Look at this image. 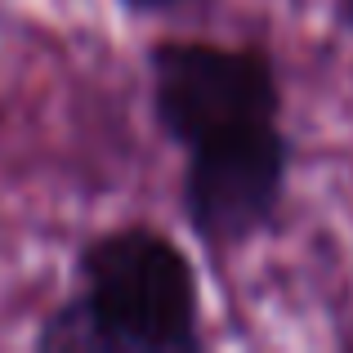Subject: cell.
Instances as JSON below:
<instances>
[{
  "instance_id": "6da1fadb",
  "label": "cell",
  "mask_w": 353,
  "mask_h": 353,
  "mask_svg": "<svg viewBox=\"0 0 353 353\" xmlns=\"http://www.w3.org/2000/svg\"><path fill=\"white\" fill-rule=\"evenodd\" d=\"M41 353H192L201 295L192 259L165 233L130 224L99 233L77 255V295L41 322Z\"/></svg>"
},
{
  "instance_id": "7a4b0ae2",
  "label": "cell",
  "mask_w": 353,
  "mask_h": 353,
  "mask_svg": "<svg viewBox=\"0 0 353 353\" xmlns=\"http://www.w3.org/2000/svg\"><path fill=\"white\" fill-rule=\"evenodd\" d=\"M152 112L183 152L233 130L282 117V85L259 50H224L206 41H161L148 54Z\"/></svg>"
},
{
  "instance_id": "3957f363",
  "label": "cell",
  "mask_w": 353,
  "mask_h": 353,
  "mask_svg": "<svg viewBox=\"0 0 353 353\" xmlns=\"http://www.w3.org/2000/svg\"><path fill=\"white\" fill-rule=\"evenodd\" d=\"M291 174V139L277 121L188 148L183 215L210 250H237L277 219Z\"/></svg>"
},
{
  "instance_id": "277c9868",
  "label": "cell",
  "mask_w": 353,
  "mask_h": 353,
  "mask_svg": "<svg viewBox=\"0 0 353 353\" xmlns=\"http://www.w3.org/2000/svg\"><path fill=\"white\" fill-rule=\"evenodd\" d=\"M125 14H165V9H179L188 0H117Z\"/></svg>"
},
{
  "instance_id": "5b68a950",
  "label": "cell",
  "mask_w": 353,
  "mask_h": 353,
  "mask_svg": "<svg viewBox=\"0 0 353 353\" xmlns=\"http://www.w3.org/2000/svg\"><path fill=\"white\" fill-rule=\"evenodd\" d=\"M336 18H340V27L353 36V0H336Z\"/></svg>"
}]
</instances>
